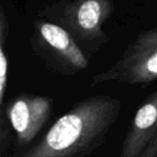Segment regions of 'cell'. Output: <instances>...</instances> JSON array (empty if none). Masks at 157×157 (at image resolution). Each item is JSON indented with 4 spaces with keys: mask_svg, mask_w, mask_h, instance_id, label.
<instances>
[{
    "mask_svg": "<svg viewBox=\"0 0 157 157\" xmlns=\"http://www.w3.org/2000/svg\"><path fill=\"white\" fill-rule=\"evenodd\" d=\"M32 44L44 59L52 61L64 70L82 71L89 64L74 36L65 28L52 21L36 19Z\"/></svg>",
    "mask_w": 157,
    "mask_h": 157,
    "instance_id": "cell-4",
    "label": "cell"
},
{
    "mask_svg": "<svg viewBox=\"0 0 157 157\" xmlns=\"http://www.w3.org/2000/svg\"><path fill=\"white\" fill-rule=\"evenodd\" d=\"M52 101L43 96H23L9 109V118L21 143H29L35 138L47 121Z\"/></svg>",
    "mask_w": 157,
    "mask_h": 157,
    "instance_id": "cell-5",
    "label": "cell"
},
{
    "mask_svg": "<svg viewBox=\"0 0 157 157\" xmlns=\"http://www.w3.org/2000/svg\"><path fill=\"white\" fill-rule=\"evenodd\" d=\"M157 79V29L141 32L121 59L95 75L93 85L119 81L128 85L150 83Z\"/></svg>",
    "mask_w": 157,
    "mask_h": 157,
    "instance_id": "cell-2",
    "label": "cell"
},
{
    "mask_svg": "<svg viewBox=\"0 0 157 157\" xmlns=\"http://www.w3.org/2000/svg\"><path fill=\"white\" fill-rule=\"evenodd\" d=\"M6 33H8V21L3 9L0 6V104L3 98L6 78H8V60L4 52Z\"/></svg>",
    "mask_w": 157,
    "mask_h": 157,
    "instance_id": "cell-7",
    "label": "cell"
},
{
    "mask_svg": "<svg viewBox=\"0 0 157 157\" xmlns=\"http://www.w3.org/2000/svg\"><path fill=\"white\" fill-rule=\"evenodd\" d=\"M120 99L93 96L77 104L55 122L25 157H81L104 143L120 114Z\"/></svg>",
    "mask_w": 157,
    "mask_h": 157,
    "instance_id": "cell-1",
    "label": "cell"
},
{
    "mask_svg": "<svg viewBox=\"0 0 157 157\" xmlns=\"http://www.w3.org/2000/svg\"><path fill=\"white\" fill-rule=\"evenodd\" d=\"M112 11V0H74L52 4L41 14L57 19L74 39L92 42L104 35L101 27Z\"/></svg>",
    "mask_w": 157,
    "mask_h": 157,
    "instance_id": "cell-3",
    "label": "cell"
},
{
    "mask_svg": "<svg viewBox=\"0 0 157 157\" xmlns=\"http://www.w3.org/2000/svg\"><path fill=\"white\" fill-rule=\"evenodd\" d=\"M157 136V91L137 109L121 147L120 157H139Z\"/></svg>",
    "mask_w": 157,
    "mask_h": 157,
    "instance_id": "cell-6",
    "label": "cell"
}]
</instances>
